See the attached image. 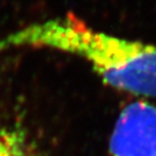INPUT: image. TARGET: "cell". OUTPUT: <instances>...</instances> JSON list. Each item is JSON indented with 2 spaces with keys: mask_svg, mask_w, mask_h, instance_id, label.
<instances>
[{
  "mask_svg": "<svg viewBox=\"0 0 156 156\" xmlns=\"http://www.w3.org/2000/svg\"><path fill=\"white\" fill-rule=\"evenodd\" d=\"M11 46L45 48L78 56L106 84L129 94L156 96V45L96 31L71 13L0 39V50Z\"/></svg>",
  "mask_w": 156,
  "mask_h": 156,
  "instance_id": "1",
  "label": "cell"
},
{
  "mask_svg": "<svg viewBox=\"0 0 156 156\" xmlns=\"http://www.w3.org/2000/svg\"><path fill=\"white\" fill-rule=\"evenodd\" d=\"M106 156H156V105L134 101L120 111Z\"/></svg>",
  "mask_w": 156,
  "mask_h": 156,
  "instance_id": "2",
  "label": "cell"
},
{
  "mask_svg": "<svg viewBox=\"0 0 156 156\" xmlns=\"http://www.w3.org/2000/svg\"><path fill=\"white\" fill-rule=\"evenodd\" d=\"M0 156H34L27 135L0 119Z\"/></svg>",
  "mask_w": 156,
  "mask_h": 156,
  "instance_id": "3",
  "label": "cell"
}]
</instances>
